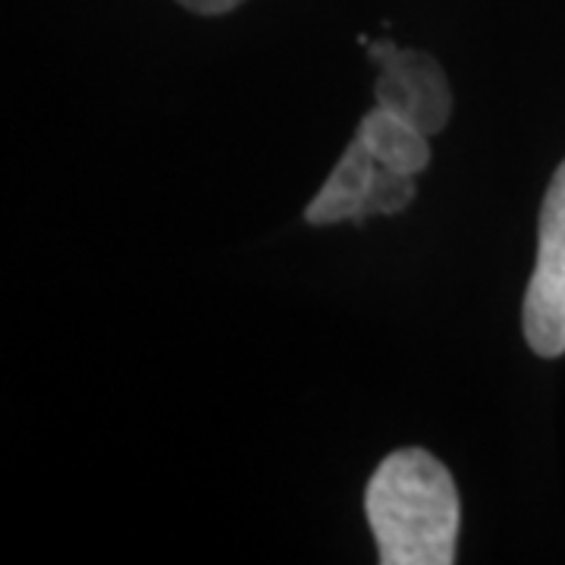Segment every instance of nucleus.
<instances>
[{"mask_svg":"<svg viewBox=\"0 0 565 565\" xmlns=\"http://www.w3.org/2000/svg\"><path fill=\"white\" fill-rule=\"evenodd\" d=\"M412 199H415V177L377 163L359 223H364L367 217H374V214H399V211H405V207L412 204Z\"/></svg>","mask_w":565,"mask_h":565,"instance_id":"obj_6","label":"nucleus"},{"mask_svg":"<svg viewBox=\"0 0 565 565\" xmlns=\"http://www.w3.org/2000/svg\"><path fill=\"white\" fill-rule=\"evenodd\" d=\"M177 3L192 10V13H199V17H221V13L236 10L245 0H177Z\"/></svg>","mask_w":565,"mask_h":565,"instance_id":"obj_7","label":"nucleus"},{"mask_svg":"<svg viewBox=\"0 0 565 565\" xmlns=\"http://www.w3.org/2000/svg\"><path fill=\"white\" fill-rule=\"evenodd\" d=\"M527 345L556 359L565 352V161L553 173L537 226V264L522 308Z\"/></svg>","mask_w":565,"mask_h":565,"instance_id":"obj_2","label":"nucleus"},{"mask_svg":"<svg viewBox=\"0 0 565 565\" xmlns=\"http://www.w3.org/2000/svg\"><path fill=\"white\" fill-rule=\"evenodd\" d=\"M364 515L384 565H449L459 541V490L427 449H396L364 490Z\"/></svg>","mask_w":565,"mask_h":565,"instance_id":"obj_1","label":"nucleus"},{"mask_svg":"<svg viewBox=\"0 0 565 565\" xmlns=\"http://www.w3.org/2000/svg\"><path fill=\"white\" fill-rule=\"evenodd\" d=\"M355 139L371 151L374 161L393 167V170H403V173H412V177H418L424 167L430 163L427 132H422L415 122L386 110L381 104L371 114H364Z\"/></svg>","mask_w":565,"mask_h":565,"instance_id":"obj_5","label":"nucleus"},{"mask_svg":"<svg viewBox=\"0 0 565 565\" xmlns=\"http://www.w3.org/2000/svg\"><path fill=\"white\" fill-rule=\"evenodd\" d=\"M374 167L377 161L371 158V151L359 139L352 141L349 151L321 185V192L305 207V221L311 226H330L340 221L359 223L367 189L374 180Z\"/></svg>","mask_w":565,"mask_h":565,"instance_id":"obj_4","label":"nucleus"},{"mask_svg":"<svg viewBox=\"0 0 565 565\" xmlns=\"http://www.w3.org/2000/svg\"><path fill=\"white\" fill-rule=\"evenodd\" d=\"M381 79L374 85L377 104L412 120L422 132H444L452 114V92L440 63L424 51H393L381 63Z\"/></svg>","mask_w":565,"mask_h":565,"instance_id":"obj_3","label":"nucleus"}]
</instances>
